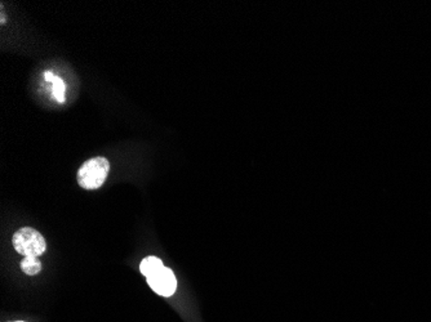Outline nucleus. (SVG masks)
Returning a JSON list of instances; mask_svg holds the SVG:
<instances>
[{"label":"nucleus","mask_w":431,"mask_h":322,"mask_svg":"<svg viewBox=\"0 0 431 322\" xmlns=\"http://www.w3.org/2000/svg\"><path fill=\"white\" fill-rule=\"evenodd\" d=\"M110 172L108 159L99 156L90 159L78 170V183L84 190L100 189L105 183Z\"/></svg>","instance_id":"1"},{"label":"nucleus","mask_w":431,"mask_h":322,"mask_svg":"<svg viewBox=\"0 0 431 322\" xmlns=\"http://www.w3.org/2000/svg\"><path fill=\"white\" fill-rule=\"evenodd\" d=\"M13 248L16 249L20 254L25 256H42L47 249V242L43 237L42 233L35 231L34 228L25 227L21 228L13 235Z\"/></svg>","instance_id":"2"},{"label":"nucleus","mask_w":431,"mask_h":322,"mask_svg":"<svg viewBox=\"0 0 431 322\" xmlns=\"http://www.w3.org/2000/svg\"><path fill=\"white\" fill-rule=\"evenodd\" d=\"M150 288L162 297L174 295L177 289V280L172 270L163 267L160 271L148 277Z\"/></svg>","instance_id":"3"},{"label":"nucleus","mask_w":431,"mask_h":322,"mask_svg":"<svg viewBox=\"0 0 431 322\" xmlns=\"http://www.w3.org/2000/svg\"><path fill=\"white\" fill-rule=\"evenodd\" d=\"M164 267L163 262L157 258V256H148L145 258L140 265V271L142 275L148 279L150 276H153L154 273L158 272Z\"/></svg>","instance_id":"4"},{"label":"nucleus","mask_w":431,"mask_h":322,"mask_svg":"<svg viewBox=\"0 0 431 322\" xmlns=\"http://www.w3.org/2000/svg\"><path fill=\"white\" fill-rule=\"evenodd\" d=\"M44 76H45L47 82H52V84H53V97L59 103H64L65 102V89H66L64 80L59 79L58 76H55L50 71H47Z\"/></svg>","instance_id":"5"},{"label":"nucleus","mask_w":431,"mask_h":322,"mask_svg":"<svg viewBox=\"0 0 431 322\" xmlns=\"http://www.w3.org/2000/svg\"><path fill=\"white\" fill-rule=\"evenodd\" d=\"M21 270L29 276H35L42 271V263L36 256H25L21 262Z\"/></svg>","instance_id":"6"},{"label":"nucleus","mask_w":431,"mask_h":322,"mask_svg":"<svg viewBox=\"0 0 431 322\" xmlns=\"http://www.w3.org/2000/svg\"><path fill=\"white\" fill-rule=\"evenodd\" d=\"M18 322H21V321H18Z\"/></svg>","instance_id":"7"}]
</instances>
